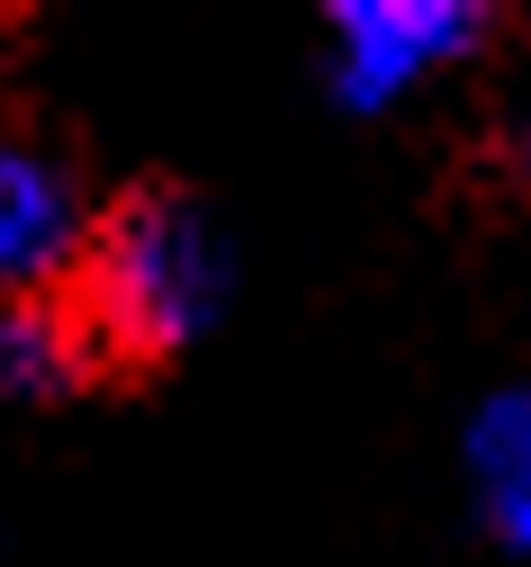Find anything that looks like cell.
<instances>
[{"mask_svg":"<svg viewBox=\"0 0 531 567\" xmlns=\"http://www.w3.org/2000/svg\"><path fill=\"white\" fill-rule=\"evenodd\" d=\"M225 289H235V261H225V235L207 207L181 189H135L109 217H91L72 316L91 324V342L126 351V361H163L225 316Z\"/></svg>","mask_w":531,"mask_h":567,"instance_id":"cell-1","label":"cell"},{"mask_svg":"<svg viewBox=\"0 0 531 567\" xmlns=\"http://www.w3.org/2000/svg\"><path fill=\"white\" fill-rule=\"evenodd\" d=\"M334 45V100L343 109H397L432 73H450L460 54L487 45L478 10H441V0H351L325 19Z\"/></svg>","mask_w":531,"mask_h":567,"instance_id":"cell-2","label":"cell"},{"mask_svg":"<svg viewBox=\"0 0 531 567\" xmlns=\"http://www.w3.org/2000/svg\"><path fill=\"white\" fill-rule=\"evenodd\" d=\"M91 207L45 145L0 135V298H45L63 270H82Z\"/></svg>","mask_w":531,"mask_h":567,"instance_id":"cell-3","label":"cell"},{"mask_svg":"<svg viewBox=\"0 0 531 567\" xmlns=\"http://www.w3.org/2000/svg\"><path fill=\"white\" fill-rule=\"evenodd\" d=\"M100 342L54 298H0V405H54L91 379Z\"/></svg>","mask_w":531,"mask_h":567,"instance_id":"cell-4","label":"cell"},{"mask_svg":"<svg viewBox=\"0 0 531 567\" xmlns=\"http://www.w3.org/2000/svg\"><path fill=\"white\" fill-rule=\"evenodd\" d=\"M469 477H478L487 532L513 558H531V388H496L469 414Z\"/></svg>","mask_w":531,"mask_h":567,"instance_id":"cell-5","label":"cell"},{"mask_svg":"<svg viewBox=\"0 0 531 567\" xmlns=\"http://www.w3.org/2000/svg\"><path fill=\"white\" fill-rule=\"evenodd\" d=\"M496 163H504V172H513V181L531 189V100H522V109L504 117V135H496Z\"/></svg>","mask_w":531,"mask_h":567,"instance_id":"cell-6","label":"cell"}]
</instances>
